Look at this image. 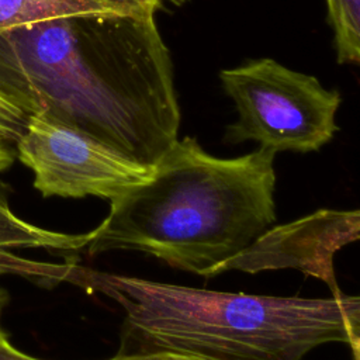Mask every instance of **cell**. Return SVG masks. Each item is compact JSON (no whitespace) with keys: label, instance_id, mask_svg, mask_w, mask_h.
<instances>
[{"label":"cell","instance_id":"1","mask_svg":"<svg viewBox=\"0 0 360 360\" xmlns=\"http://www.w3.org/2000/svg\"><path fill=\"white\" fill-rule=\"evenodd\" d=\"M156 11L86 13L0 31V97L153 166L180 127Z\"/></svg>","mask_w":360,"mask_h":360},{"label":"cell","instance_id":"2","mask_svg":"<svg viewBox=\"0 0 360 360\" xmlns=\"http://www.w3.org/2000/svg\"><path fill=\"white\" fill-rule=\"evenodd\" d=\"M274 156L259 148L224 159L177 138L148 180L111 201L89 253L138 250L212 277L276 221Z\"/></svg>","mask_w":360,"mask_h":360},{"label":"cell","instance_id":"3","mask_svg":"<svg viewBox=\"0 0 360 360\" xmlns=\"http://www.w3.org/2000/svg\"><path fill=\"white\" fill-rule=\"evenodd\" d=\"M66 281L124 309L121 353L179 352L210 360H302L325 343H347L357 359L360 300L224 292L70 264Z\"/></svg>","mask_w":360,"mask_h":360},{"label":"cell","instance_id":"4","mask_svg":"<svg viewBox=\"0 0 360 360\" xmlns=\"http://www.w3.org/2000/svg\"><path fill=\"white\" fill-rule=\"evenodd\" d=\"M238 120L228 125L225 142L255 141L277 152H312L338 131L339 91L323 87L315 76L262 58L219 72Z\"/></svg>","mask_w":360,"mask_h":360},{"label":"cell","instance_id":"5","mask_svg":"<svg viewBox=\"0 0 360 360\" xmlns=\"http://www.w3.org/2000/svg\"><path fill=\"white\" fill-rule=\"evenodd\" d=\"M15 155L32 170L34 187L44 197L94 195L111 202L153 172V166L139 163L45 112L28 115L15 141Z\"/></svg>","mask_w":360,"mask_h":360},{"label":"cell","instance_id":"6","mask_svg":"<svg viewBox=\"0 0 360 360\" xmlns=\"http://www.w3.org/2000/svg\"><path fill=\"white\" fill-rule=\"evenodd\" d=\"M359 239V211L322 210L283 226L267 229L239 255L219 264L212 276L238 269L256 273L267 269L294 267L329 284L340 294L332 256L343 245Z\"/></svg>","mask_w":360,"mask_h":360},{"label":"cell","instance_id":"7","mask_svg":"<svg viewBox=\"0 0 360 360\" xmlns=\"http://www.w3.org/2000/svg\"><path fill=\"white\" fill-rule=\"evenodd\" d=\"M91 236L93 232L70 235L48 231L21 219L11 211L7 194L0 183V252L27 248L73 252L86 248Z\"/></svg>","mask_w":360,"mask_h":360},{"label":"cell","instance_id":"8","mask_svg":"<svg viewBox=\"0 0 360 360\" xmlns=\"http://www.w3.org/2000/svg\"><path fill=\"white\" fill-rule=\"evenodd\" d=\"M97 11L124 10L100 0H0V31Z\"/></svg>","mask_w":360,"mask_h":360},{"label":"cell","instance_id":"9","mask_svg":"<svg viewBox=\"0 0 360 360\" xmlns=\"http://www.w3.org/2000/svg\"><path fill=\"white\" fill-rule=\"evenodd\" d=\"M333 30L336 59L342 65L360 62V0H325Z\"/></svg>","mask_w":360,"mask_h":360},{"label":"cell","instance_id":"10","mask_svg":"<svg viewBox=\"0 0 360 360\" xmlns=\"http://www.w3.org/2000/svg\"><path fill=\"white\" fill-rule=\"evenodd\" d=\"M18 274L45 277L56 281H65L68 274V264H49L27 260L7 252H0V276Z\"/></svg>","mask_w":360,"mask_h":360},{"label":"cell","instance_id":"11","mask_svg":"<svg viewBox=\"0 0 360 360\" xmlns=\"http://www.w3.org/2000/svg\"><path fill=\"white\" fill-rule=\"evenodd\" d=\"M27 115L0 97V132L15 143L25 128Z\"/></svg>","mask_w":360,"mask_h":360},{"label":"cell","instance_id":"12","mask_svg":"<svg viewBox=\"0 0 360 360\" xmlns=\"http://www.w3.org/2000/svg\"><path fill=\"white\" fill-rule=\"evenodd\" d=\"M107 360H210L205 357L179 353V352H139V353H118Z\"/></svg>","mask_w":360,"mask_h":360},{"label":"cell","instance_id":"13","mask_svg":"<svg viewBox=\"0 0 360 360\" xmlns=\"http://www.w3.org/2000/svg\"><path fill=\"white\" fill-rule=\"evenodd\" d=\"M114 4L124 10H159L163 4L162 0H100Z\"/></svg>","mask_w":360,"mask_h":360},{"label":"cell","instance_id":"14","mask_svg":"<svg viewBox=\"0 0 360 360\" xmlns=\"http://www.w3.org/2000/svg\"><path fill=\"white\" fill-rule=\"evenodd\" d=\"M0 360H41L32 357L18 349H15L11 342L8 340L7 333L0 336Z\"/></svg>","mask_w":360,"mask_h":360},{"label":"cell","instance_id":"15","mask_svg":"<svg viewBox=\"0 0 360 360\" xmlns=\"http://www.w3.org/2000/svg\"><path fill=\"white\" fill-rule=\"evenodd\" d=\"M15 158V143L0 132V172L11 167Z\"/></svg>","mask_w":360,"mask_h":360},{"label":"cell","instance_id":"16","mask_svg":"<svg viewBox=\"0 0 360 360\" xmlns=\"http://www.w3.org/2000/svg\"><path fill=\"white\" fill-rule=\"evenodd\" d=\"M7 304H8V292L4 288H0V319H1V314H3L4 308L7 307ZM4 333L6 332L3 330V328L0 325V336L4 335Z\"/></svg>","mask_w":360,"mask_h":360},{"label":"cell","instance_id":"17","mask_svg":"<svg viewBox=\"0 0 360 360\" xmlns=\"http://www.w3.org/2000/svg\"><path fill=\"white\" fill-rule=\"evenodd\" d=\"M163 3H170V4H173V0H162Z\"/></svg>","mask_w":360,"mask_h":360}]
</instances>
